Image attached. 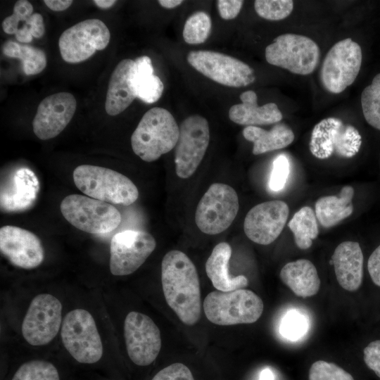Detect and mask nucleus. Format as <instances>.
<instances>
[{"instance_id":"6","label":"nucleus","mask_w":380,"mask_h":380,"mask_svg":"<svg viewBox=\"0 0 380 380\" xmlns=\"http://www.w3.org/2000/svg\"><path fill=\"white\" fill-rule=\"evenodd\" d=\"M61 336L65 349L80 363H95L103 355V343L95 320L84 309H74L67 313Z\"/></svg>"},{"instance_id":"15","label":"nucleus","mask_w":380,"mask_h":380,"mask_svg":"<svg viewBox=\"0 0 380 380\" xmlns=\"http://www.w3.org/2000/svg\"><path fill=\"white\" fill-rule=\"evenodd\" d=\"M153 236L144 231L125 230L115 234L110 245V271L115 276L138 270L155 250Z\"/></svg>"},{"instance_id":"23","label":"nucleus","mask_w":380,"mask_h":380,"mask_svg":"<svg viewBox=\"0 0 380 380\" xmlns=\"http://www.w3.org/2000/svg\"><path fill=\"white\" fill-rule=\"evenodd\" d=\"M240 99L241 103L233 105L229 110V118L234 123L257 127L274 124L282 120V113L276 103H268L259 106L257 94L252 90L243 92Z\"/></svg>"},{"instance_id":"29","label":"nucleus","mask_w":380,"mask_h":380,"mask_svg":"<svg viewBox=\"0 0 380 380\" xmlns=\"http://www.w3.org/2000/svg\"><path fill=\"white\" fill-rule=\"evenodd\" d=\"M288 227L293 234L296 246L302 250L309 248L319 234L315 213L309 206L298 210L289 222Z\"/></svg>"},{"instance_id":"33","label":"nucleus","mask_w":380,"mask_h":380,"mask_svg":"<svg viewBox=\"0 0 380 380\" xmlns=\"http://www.w3.org/2000/svg\"><path fill=\"white\" fill-rule=\"evenodd\" d=\"M11 380H60L56 367L45 360H34L23 364Z\"/></svg>"},{"instance_id":"30","label":"nucleus","mask_w":380,"mask_h":380,"mask_svg":"<svg viewBox=\"0 0 380 380\" xmlns=\"http://www.w3.org/2000/svg\"><path fill=\"white\" fill-rule=\"evenodd\" d=\"M3 53L8 57L20 60L23 71L27 75L40 73L46 65L44 51L30 45L8 41L3 46Z\"/></svg>"},{"instance_id":"40","label":"nucleus","mask_w":380,"mask_h":380,"mask_svg":"<svg viewBox=\"0 0 380 380\" xmlns=\"http://www.w3.org/2000/svg\"><path fill=\"white\" fill-rule=\"evenodd\" d=\"M151 380H194V378L185 365L174 363L159 371Z\"/></svg>"},{"instance_id":"2","label":"nucleus","mask_w":380,"mask_h":380,"mask_svg":"<svg viewBox=\"0 0 380 380\" xmlns=\"http://www.w3.org/2000/svg\"><path fill=\"white\" fill-rule=\"evenodd\" d=\"M179 127L167 110L155 107L146 111L132 134L134 153L146 162L158 160L175 148Z\"/></svg>"},{"instance_id":"11","label":"nucleus","mask_w":380,"mask_h":380,"mask_svg":"<svg viewBox=\"0 0 380 380\" xmlns=\"http://www.w3.org/2000/svg\"><path fill=\"white\" fill-rule=\"evenodd\" d=\"M189 65L206 77L230 87H243L255 80L253 69L247 63L225 53L198 50L189 52Z\"/></svg>"},{"instance_id":"8","label":"nucleus","mask_w":380,"mask_h":380,"mask_svg":"<svg viewBox=\"0 0 380 380\" xmlns=\"http://www.w3.org/2000/svg\"><path fill=\"white\" fill-rule=\"evenodd\" d=\"M239 208V198L234 189L226 184L214 183L198 203L195 222L203 233L218 234L232 224Z\"/></svg>"},{"instance_id":"16","label":"nucleus","mask_w":380,"mask_h":380,"mask_svg":"<svg viewBox=\"0 0 380 380\" xmlns=\"http://www.w3.org/2000/svg\"><path fill=\"white\" fill-rule=\"evenodd\" d=\"M124 335L127 354L135 365L147 366L156 359L161 348L160 331L148 316L129 312L124 322Z\"/></svg>"},{"instance_id":"34","label":"nucleus","mask_w":380,"mask_h":380,"mask_svg":"<svg viewBox=\"0 0 380 380\" xmlns=\"http://www.w3.org/2000/svg\"><path fill=\"white\" fill-rule=\"evenodd\" d=\"M256 13L261 18L277 21L287 18L293 9L291 0H256L254 1Z\"/></svg>"},{"instance_id":"1","label":"nucleus","mask_w":380,"mask_h":380,"mask_svg":"<svg viewBox=\"0 0 380 380\" xmlns=\"http://www.w3.org/2000/svg\"><path fill=\"white\" fill-rule=\"evenodd\" d=\"M161 282L167 305L184 324H195L201 315L200 281L194 264L184 253L172 250L164 255Z\"/></svg>"},{"instance_id":"19","label":"nucleus","mask_w":380,"mask_h":380,"mask_svg":"<svg viewBox=\"0 0 380 380\" xmlns=\"http://www.w3.org/2000/svg\"><path fill=\"white\" fill-rule=\"evenodd\" d=\"M76 107V99L69 92L46 97L39 103L32 121L34 134L42 140L56 137L70 122Z\"/></svg>"},{"instance_id":"3","label":"nucleus","mask_w":380,"mask_h":380,"mask_svg":"<svg viewBox=\"0 0 380 380\" xmlns=\"http://www.w3.org/2000/svg\"><path fill=\"white\" fill-rule=\"evenodd\" d=\"M73 180L85 195L108 203L127 206L139 197L137 187L127 177L107 167L79 165L73 171Z\"/></svg>"},{"instance_id":"17","label":"nucleus","mask_w":380,"mask_h":380,"mask_svg":"<svg viewBox=\"0 0 380 380\" xmlns=\"http://www.w3.org/2000/svg\"><path fill=\"white\" fill-rule=\"evenodd\" d=\"M289 214V208L284 201L274 200L259 203L246 215L245 234L258 244L269 245L281 234Z\"/></svg>"},{"instance_id":"22","label":"nucleus","mask_w":380,"mask_h":380,"mask_svg":"<svg viewBox=\"0 0 380 380\" xmlns=\"http://www.w3.org/2000/svg\"><path fill=\"white\" fill-rule=\"evenodd\" d=\"M134 68V61L123 59L111 74L105 103L109 115L121 113L137 98L133 84Z\"/></svg>"},{"instance_id":"25","label":"nucleus","mask_w":380,"mask_h":380,"mask_svg":"<svg viewBox=\"0 0 380 380\" xmlns=\"http://www.w3.org/2000/svg\"><path fill=\"white\" fill-rule=\"evenodd\" d=\"M280 278L296 296L308 298L316 295L320 288V279L313 263L299 259L286 263L281 270Z\"/></svg>"},{"instance_id":"21","label":"nucleus","mask_w":380,"mask_h":380,"mask_svg":"<svg viewBox=\"0 0 380 380\" xmlns=\"http://www.w3.org/2000/svg\"><path fill=\"white\" fill-rule=\"evenodd\" d=\"M331 260L339 285L348 291H357L363 278L364 258L360 244L351 241L341 243Z\"/></svg>"},{"instance_id":"32","label":"nucleus","mask_w":380,"mask_h":380,"mask_svg":"<svg viewBox=\"0 0 380 380\" xmlns=\"http://www.w3.org/2000/svg\"><path fill=\"white\" fill-rule=\"evenodd\" d=\"M211 28V18L208 13L203 11L194 13L184 23L183 39L189 44H202L208 38Z\"/></svg>"},{"instance_id":"12","label":"nucleus","mask_w":380,"mask_h":380,"mask_svg":"<svg viewBox=\"0 0 380 380\" xmlns=\"http://www.w3.org/2000/svg\"><path fill=\"white\" fill-rule=\"evenodd\" d=\"M209 141V125L204 117L192 115L182 122L175 151V171L179 177L187 179L196 172Z\"/></svg>"},{"instance_id":"13","label":"nucleus","mask_w":380,"mask_h":380,"mask_svg":"<svg viewBox=\"0 0 380 380\" xmlns=\"http://www.w3.org/2000/svg\"><path fill=\"white\" fill-rule=\"evenodd\" d=\"M110 38V31L101 20L81 21L65 30L59 37L58 46L61 57L70 63L82 62L96 51L104 49Z\"/></svg>"},{"instance_id":"20","label":"nucleus","mask_w":380,"mask_h":380,"mask_svg":"<svg viewBox=\"0 0 380 380\" xmlns=\"http://www.w3.org/2000/svg\"><path fill=\"white\" fill-rule=\"evenodd\" d=\"M39 191V182L34 172L27 167H20L1 184V211L14 213L30 209L35 203Z\"/></svg>"},{"instance_id":"24","label":"nucleus","mask_w":380,"mask_h":380,"mask_svg":"<svg viewBox=\"0 0 380 380\" xmlns=\"http://www.w3.org/2000/svg\"><path fill=\"white\" fill-rule=\"evenodd\" d=\"M232 248L227 242H220L213 249L205 262V272L213 286L218 291H231L248 286V280L243 275L232 276L229 263Z\"/></svg>"},{"instance_id":"4","label":"nucleus","mask_w":380,"mask_h":380,"mask_svg":"<svg viewBox=\"0 0 380 380\" xmlns=\"http://www.w3.org/2000/svg\"><path fill=\"white\" fill-rule=\"evenodd\" d=\"M203 306L207 319L221 326L255 322L264 308L263 302L257 294L243 289L212 291L205 298Z\"/></svg>"},{"instance_id":"41","label":"nucleus","mask_w":380,"mask_h":380,"mask_svg":"<svg viewBox=\"0 0 380 380\" xmlns=\"http://www.w3.org/2000/svg\"><path fill=\"white\" fill-rule=\"evenodd\" d=\"M363 353L365 364L380 378V340L369 343Z\"/></svg>"},{"instance_id":"26","label":"nucleus","mask_w":380,"mask_h":380,"mask_svg":"<svg viewBox=\"0 0 380 380\" xmlns=\"http://www.w3.org/2000/svg\"><path fill=\"white\" fill-rule=\"evenodd\" d=\"M354 189L345 186L338 196H325L315 203V215L321 225L325 228L332 227L348 217L353 212V198Z\"/></svg>"},{"instance_id":"14","label":"nucleus","mask_w":380,"mask_h":380,"mask_svg":"<svg viewBox=\"0 0 380 380\" xmlns=\"http://www.w3.org/2000/svg\"><path fill=\"white\" fill-rule=\"evenodd\" d=\"M62 322L61 301L51 294L41 293L29 305L22 324V334L29 344L44 346L56 337Z\"/></svg>"},{"instance_id":"18","label":"nucleus","mask_w":380,"mask_h":380,"mask_svg":"<svg viewBox=\"0 0 380 380\" xmlns=\"http://www.w3.org/2000/svg\"><path fill=\"white\" fill-rule=\"evenodd\" d=\"M0 250L13 265L33 269L44 259V249L39 237L29 230L12 225L0 229Z\"/></svg>"},{"instance_id":"45","label":"nucleus","mask_w":380,"mask_h":380,"mask_svg":"<svg viewBox=\"0 0 380 380\" xmlns=\"http://www.w3.org/2000/svg\"><path fill=\"white\" fill-rule=\"evenodd\" d=\"M159 4L165 8L172 9L183 3L182 0H160Z\"/></svg>"},{"instance_id":"47","label":"nucleus","mask_w":380,"mask_h":380,"mask_svg":"<svg viewBox=\"0 0 380 380\" xmlns=\"http://www.w3.org/2000/svg\"><path fill=\"white\" fill-rule=\"evenodd\" d=\"M258 380H274V374L269 368L264 369L260 372Z\"/></svg>"},{"instance_id":"39","label":"nucleus","mask_w":380,"mask_h":380,"mask_svg":"<svg viewBox=\"0 0 380 380\" xmlns=\"http://www.w3.org/2000/svg\"><path fill=\"white\" fill-rule=\"evenodd\" d=\"M290 172V164L284 155L278 156L273 162L272 172L269 181V187L273 191L282 190L288 180Z\"/></svg>"},{"instance_id":"7","label":"nucleus","mask_w":380,"mask_h":380,"mask_svg":"<svg viewBox=\"0 0 380 380\" xmlns=\"http://www.w3.org/2000/svg\"><path fill=\"white\" fill-rule=\"evenodd\" d=\"M270 65L301 75L311 74L319 64L320 50L310 38L292 33L281 34L265 51Z\"/></svg>"},{"instance_id":"38","label":"nucleus","mask_w":380,"mask_h":380,"mask_svg":"<svg viewBox=\"0 0 380 380\" xmlns=\"http://www.w3.org/2000/svg\"><path fill=\"white\" fill-rule=\"evenodd\" d=\"M45 32L43 17L39 13H33L15 34L17 41L29 43L32 37L40 38Z\"/></svg>"},{"instance_id":"36","label":"nucleus","mask_w":380,"mask_h":380,"mask_svg":"<svg viewBox=\"0 0 380 380\" xmlns=\"http://www.w3.org/2000/svg\"><path fill=\"white\" fill-rule=\"evenodd\" d=\"M308 329L305 317L296 310L289 311L283 317L280 324V333L291 341L301 338Z\"/></svg>"},{"instance_id":"37","label":"nucleus","mask_w":380,"mask_h":380,"mask_svg":"<svg viewBox=\"0 0 380 380\" xmlns=\"http://www.w3.org/2000/svg\"><path fill=\"white\" fill-rule=\"evenodd\" d=\"M33 6L27 0L17 1L13 7L12 15L6 17L2 23L4 32L8 34H15L20 22L26 21L33 13Z\"/></svg>"},{"instance_id":"43","label":"nucleus","mask_w":380,"mask_h":380,"mask_svg":"<svg viewBox=\"0 0 380 380\" xmlns=\"http://www.w3.org/2000/svg\"><path fill=\"white\" fill-rule=\"evenodd\" d=\"M367 270L372 281L380 286V245L370 255Z\"/></svg>"},{"instance_id":"35","label":"nucleus","mask_w":380,"mask_h":380,"mask_svg":"<svg viewBox=\"0 0 380 380\" xmlns=\"http://www.w3.org/2000/svg\"><path fill=\"white\" fill-rule=\"evenodd\" d=\"M309 380H354L348 372L337 365L317 360L310 367Z\"/></svg>"},{"instance_id":"27","label":"nucleus","mask_w":380,"mask_h":380,"mask_svg":"<svg viewBox=\"0 0 380 380\" xmlns=\"http://www.w3.org/2000/svg\"><path fill=\"white\" fill-rule=\"evenodd\" d=\"M243 137L253 143V154L260 155L281 149L294 140L292 129L284 123L275 125L270 130L256 126H248L243 129Z\"/></svg>"},{"instance_id":"31","label":"nucleus","mask_w":380,"mask_h":380,"mask_svg":"<svg viewBox=\"0 0 380 380\" xmlns=\"http://www.w3.org/2000/svg\"><path fill=\"white\" fill-rule=\"evenodd\" d=\"M361 105L367 122L380 130V73L366 87L361 94Z\"/></svg>"},{"instance_id":"46","label":"nucleus","mask_w":380,"mask_h":380,"mask_svg":"<svg viewBox=\"0 0 380 380\" xmlns=\"http://www.w3.org/2000/svg\"><path fill=\"white\" fill-rule=\"evenodd\" d=\"M116 1L115 0H94V3L101 8H108L111 7Z\"/></svg>"},{"instance_id":"9","label":"nucleus","mask_w":380,"mask_h":380,"mask_svg":"<svg viewBox=\"0 0 380 380\" xmlns=\"http://www.w3.org/2000/svg\"><path fill=\"white\" fill-rule=\"evenodd\" d=\"M362 58L360 46L350 38L336 42L322 64L319 78L323 87L331 94L343 91L357 77Z\"/></svg>"},{"instance_id":"28","label":"nucleus","mask_w":380,"mask_h":380,"mask_svg":"<svg viewBox=\"0 0 380 380\" xmlns=\"http://www.w3.org/2000/svg\"><path fill=\"white\" fill-rule=\"evenodd\" d=\"M134 62L133 84L137 98L146 103L156 102L163 94L164 85L161 80L153 74L151 58L142 56Z\"/></svg>"},{"instance_id":"44","label":"nucleus","mask_w":380,"mask_h":380,"mask_svg":"<svg viewBox=\"0 0 380 380\" xmlns=\"http://www.w3.org/2000/svg\"><path fill=\"white\" fill-rule=\"evenodd\" d=\"M44 3L51 10L62 11L67 9L72 3L71 0H44Z\"/></svg>"},{"instance_id":"42","label":"nucleus","mask_w":380,"mask_h":380,"mask_svg":"<svg viewBox=\"0 0 380 380\" xmlns=\"http://www.w3.org/2000/svg\"><path fill=\"white\" fill-rule=\"evenodd\" d=\"M243 1L240 0H218L217 10L220 17L226 20L235 18L239 13Z\"/></svg>"},{"instance_id":"10","label":"nucleus","mask_w":380,"mask_h":380,"mask_svg":"<svg viewBox=\"0 0 380 380\" xmlns=\"http://www.w3.org/2000/svg\"><path fill=\"white\" fill-rule=\"evenodd\" d=\"M361 144V135L355 127L329 117L315 125L309 146L311 153L319 159L328 158L333 154L349 158L358 153Z\"/></svg>"},{"instance_id":"5","label":"nucleus","mask_w":380,"mask_h":380,"mask_svg":"<svg viewBox=\"0 0 380 380\" xmlns=\"http://www.w3.org/2000/svg\"><path fill=\"white\" fill-rule=\"evenodd\" d=\"M60 210L69 223L89 234L109 233L121 222L120 212L110 203L80 194L65 197Z\"/></svg>"}]
</instances>
